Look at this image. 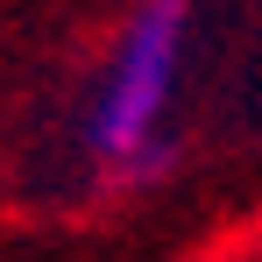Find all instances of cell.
<instances>
[{
  "mask_svg": "<svg viewBox=\"0 0 262 262\" xmlns=\"http://www.w3.org/2000/svg\"><path fill=\"white\" fill-rule=\"evenodd\" d=\"M191 43V0H142L128 29L114 36V57L92 85L85 114V149L106 177H156L170 163V99H177V64Z\"/></svg>",
  "mask_w": 262,
  "mask_h": 262,
  "instance_id": "6da1fadb",
  "label": "cell"
}]
</instances>
